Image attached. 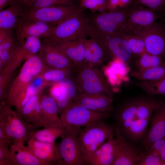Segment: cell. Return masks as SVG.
<instances>
[{
  "label": "cell",
  "mask_w": 165,
  "mask_h": 165,
  "mask_svg": "<svg viewBox=\"0 0 165 165\" xmlns=\"http://www.w3.org/2000/svg\"><path fill=\"white\" fill-rule=\"evenodd\" d=\"M90 36V20L82 9L75 13L56 25L43 42L66 41Z\"/></svg>",
  "instance_id": "1"
},
{
  "label": "cell",
  "mask_w": 165,
  "mask_h": 165,
  "mask_svg": "<svg viewBox=\"0 0 165 165\" xmlns=\"http://www.w3.org/2000/svg\"><path fill=\"white\" fill-rule=\"evenodd\" d=\"M48 68L39 52L26 60L18 75L9 86L5 102L12 106L16 98L28 88L33 79Z\"/></svg>",
  "instance_id": "2"
},
{
  "label": "cell",
  "mask_w": 165,
  "mask_h": 165,
  "mask_svg": "<svg viewBox=\"0 0 165 165\" xmlns=\"http://www.w3.org/2000/svg\"><path fill=\"white\" fill-rule=\"evenodd\" d=\"M128 12L127 8L99 12L94 15L90 20V37L95 38L104 44L110 35L123 29Z\"/></svg>",
  "instance_id": "3"
},
{
  "label": "cell",
  "mask_w": 165,
  "mask_h": 165,
  "mask_svg": "<svg viewBox=\"0 0 165 165\" xmlns=\"http://www.w3.org/2000/svg\"><path fill=\"white\" fill-rule=\"evenodd\" d=\"M77 73L75 79L81 94L100 93L113 98V90L102 70L86 65Z\"/></svg>",
  "instance_id": "4"
},
{
  "label": "cell",
  "mask_w": 165,
  "mask_h": 165,
  "mask_svg": "<svg viewBox=\"0 0 165 165\" xmlns=\"http://www.w3.org/2000/svg\"><path fill=\"white\" fill-rule=\"evenodd\" d=\"M113 125L102 121L81 129L79 134L86 165L92 155L112 135H114Z\"/></svg>",
  "instance_id": "5"
},
{
  "label": "cell",
  "mask_w": 165,
  "mask_h": 165,
  "mask_svg": "<svg viewBox=\"0 0 165 165\" xmlns=\"http://www.w3.org/2000/svg\"><path fill=\"white\" fill-rule=\"evenodd\" d=\"M0 127L14 141L24 143L27 141L30 132L35 130L32 124L27 123L18 112L5 102L0 103Z\"/></svg>",
  "instance_id": "6"
},
{
  "label": "cell",
  "mask_w": 165,
  "mask_h": 165,
  "mask_svg": "<svg viewBox=\"0 0 165 165\" xmlns=\"http://www.w3.org/2000/svg\"><path fill=\"white\" fill-rule=\"evenodd\" d=\"M110 114L94 111L75 103L60 116L63 126L66 129H81L91 124L105 121Z\"/></svg>",
  "instance_id": "7"
},
{
  "label": "cell",
  "mask_w": 165,
  "mask_h": 165,
  "mask_svg": "<svg viewBox=\"0 0 165 165\" xmlns=\"http://www.w3.org/2000/svg\"><path fill=\"white\" fill-rule=\"evenodd\" d=\"M81 129H66L61 137V142L56 145L60 157L58 165H86L79 137Z\"/></svg>",
  "instance_id": "8"
},
{
  "label": "cell",
  "mask_w": 165,
  "mask_h": 165,
  "mask_svg": "<svg viewBox=\"0 0 165 165\" xmlns=\"http://www.w3.org/2000/svg\"><path fill=\"white\" fill-rule=\"evenodd\" d=\"M81 9L76 5L42 8L24 11L20 19L40 21L57 25Z\"/></svg>",
  "instance_id": "9"
},
{
  "label": "cell",
  "mask_w": 165,
  "mask_h": 165,
  "mask_svg": "<svg viewBox=\"0 0 165 165\" xmlns=\"http://www.w3.org/2000/svg\"><path fill=\"white\" fill-rule=\"evenodd\" d=\"M144 41L147 52L165 59V28L156 22L144 28L127 31Z\"/></svg>",
  "instance_id": "10"
},
{
  "label": "cell",
  "mask_w": 165,
  "mask_h": 165,
  "mask_svg": "<svg viewBox=\"0 0 165 165\" xmlns=\"http://www.w3.org/2000/svg\"><path fill=\"white\" fill-rule=\"evenodd\" d=\"M165 137V101L157 102L150 119L146 134L142 140L144 151Z\"/></svg>",
  "instance_id": "11"
},
{
  "label": "cell",
  "mask_w": 165,
  "mask_h": 165,
  "mask_svg": "<svg viewBox=\"0 0 165 165\" xmlns=\"http://www.w3.org/2000/svg\"><path fill=\"white\" fill-rule=\"evenodd\" d=\"M113 126L116 143L115 156L112 165H138L141 152L127 141L116 124Z\"/></svg>",
  "instance_id": "12"
},
{
  "label": "cell",
  "mask_w": 165,
  "mask_h": 165,
  "mask_svg": "<svg viewBox=\"0 0 165 165\" xmlns=\"http://www.w3.org/2000/svg\"><path fill=\"white\" fill-rule=\"evenodd\" d=\"M42 45L39 38H28L23 43L20 44L7 64L0 72L13 74L24 61L36 55L39 52Z\"/></svg>",
  "instance_id": "13"
},
{
  "label": "cell",
  "mask_w": 165,
  "mask_h": 165,
  "mask_svg": "<svg viewBox=\"0 0 165 165\" xmlns=\"http://www.w3.org/2000/svg\"><path fill=\"white\" fill-rule=\"evenodd\" d=\"M56 25L43 22L20 19L15 29L20 44L30 37H48Z\"/></svg>",
  "instance_id": "14"
},
{
  "label": "cell",
  "mask_w": 165,
  "mask_h": 165,
  "mask_svg": "<svg viewBox=\"0 0 165 165\" xmlns=\"http://www.w3.org/2000/svg\"><path fill=\"white\" fill-rule=\"evenodd\" d=\"M85 38L47 43L51 44L64 54L79 71L83 66L86 65L85 55Z\"/></svg>",
  "instance_id": "15"
},
{
  "label": "cell",
  "mask_w": 165,
  "mask_h": 165,
  "mask_svg": "<svg viewBox=\"0 0 165 165\" xmlns=\"http://www.w3.org/2000/svg\"><path fill=\"white\" fill-rule=\"evenodd\" d=\"M85 47L86 65L99 68L112 57L107 46L95 38H85Z\"/></svg>",
  "instance_id": "16"
},
{
  "label": "cell",
  "mask_w": 165,
  "mask_h": 165,
  "mask_svg": "<svg viewBox=\"0 0 165 165\" xmlns=\"http://www.w3.org/2000/svg\"><path fill=\"white\" fill-rule=\"evenodd\" d=\"M104 44L107 46L112 58L118 59L124 63L129 61L133 53L123 32L117 31L109 36Z\"/></svg>",
  "instance_id": "17"
},
{
  "label": "cell",
  "mask_w": 165,
  "mask_h": 165,
  "mask_svg": "<svg viewBox=\"0 0 165 165\" xmlns=\"http://www.w3.org/2000/svg\"><path fill=\"white\" fill-rule=\"evenodd\" d=\"M157 16L150 9H133L128 11L122 30L131 31L149 26L155 23Z\"/></svg>",
  "instance_id": "18"
},
{
  "label": "cell",
  "mask_w": 165,
  "mask_h": 165,
  "mask_svg": "<svg viewBox=\"0 0 165 165\" xmlns=\"http://www.w3.org/2000/svg\"><path fill=\"white\" fill-rule=\"evenodd\" d=\"M39 52L44 63L49 68L77 70L64 54L50 43L43 42Z\"/></svg>",
  "instance_id": "19"
},
{
  "label": "cell",
  "mask_w": 165,
  "mask_h": 165,
  "mask_svg": "<svg viewBox=\"0 0 165 165\" xmlns=\"http://www.w3.org/2000/svg\"><path fill=\"white\" fill-rule=\"evenodd\" d=\"M112 98L102 94H83L75 104L90 110L110 114L114 110Z\"/></svg>",
  "instance_id": "20"
},
{
  "label": "cell",
  "mask_w": 165,
  "mask_h": 165,
  "mask_svg": "<svg viewBox=\"0 0 165 165\" xmlns=\"http://www.w3.org/2000/svg\"><path fill=\"white\" fill-rule=\"evenodd\" d=\"M11 160L13 165H53L39 159L24 143L13 141L10 145Z\"/></svg>",
  "instance_id": "21"
},
{
  "label": "cell",
  "mask_w": 165,
  "mask_h": 165,
  "mask_svg": "<svg viewBox=\"0 0 165 165\" xmlns=\"http://www.w3.org/2000/svg\"><path fill=\"white\" fill-rule=\"evenodd\" d=\"M115 134L111 136L92 155L86 165H112L116 154V141Z\"/></svg>",
  "instance_id": "22"
},
{
  "label": "cell",
  "mask_w": 165,
  "mask_h": 165,
  "mask_svg": "<svg viewBox=\"0 0 165 165\" xmlns=\"http://www.w3.org/2000/svg\"><path fill=\"white\" fill-rule=\"evenodd\" d=\"M27 147L39 159L58 165L60 157L55 145L42 143L33 139L27 141Z\"/></svg>",
  "instance_id": "23"
},
{
  "label": "cell",
  "mask_w": 165,
  "mask_h": 165,
  "mask_svg": "<svg viewBox=\"0 0 165 165\" xmlns=\"http://www.w3.org/2000/svg\"><path fill=\"white\" fill-rule=\"evenodd\" d=\"M59 83L64 90L63 95L57 101L60 116L68 107L76 102L81 94L75 79L71 77L64 79Z\"/></svg>",
  "instance_id": "24"
},
{
  "label": "cell",
  "mask_w": 165,
  "mask_h": 165,
  "mask_svg": "<svg viewBox=\"0 0 165 165\" xmlns=\"http://www.w3.org/2000/svg\"><path fill=\"white\" fill-rule=\"evenodd\" d=\"M40 102L45 126L53 125L63 126L56 100L49 94H43L42 91L40 94Z\"/></svg>",
  "instance_id": "25"
},
{
  "label": "cell",
  "mask_w": 165,
  "mask_h": 165,
  "mask_svg": "<svg viewBox=\"0 0 165 165\" xmlns=\"http://www.w3.org/2000/svg\"><path fill=\"white\" fill-rule=\"evenodd\" d=\"M20 3L0 11V30L12 31L16 28L20 16L25 11Z\"/></svg>",
  "instance_id": "26"
},
{
  "label": "cell",
  "mask_w": 165,
  "mask_h": 165,
  "mask_svg": "<svg viewBox=\"0 0 165 165\" xmlns=\"http://www.w3.org/2000/svg\"><path fill=\"white\" fill-rule=\"evenodd\" d=\"M66 130V128L63 126L47 125L44 127L42 129H37L31 131L28 140L33 139L42 143L55 145V141L56 139L61 137L65 133Z\"/></svg>",
  "instance_id": "27"
},
{
  "label": "cell",
  "mask_w": 165,
  "mask_h": 165,
  "mask_svg": "<svg viewBox=\"0 0 165 165\" xmlns=\"http://www.w3.org/2000/svg\"><path fill=\"white\" fill-rule=\"evenodd\" d=\"M130 75L139 81L158 80L165 77V61L162 64L132 72Z\"/></svg>",
  "instance_id": "28"
},
{
  "label": "cell",
  "mask_w": 165,
  "mask_h": 165,
  "mask_svg": "<svg viewBox=\"0 0 165 165\" xmlns=\"http://www.w3.org/2000/svg\"><path fill=\"white\" fill-rule=\"evenodd\" d=\"M78 71L74 68L58 69L48 68L42 75L45 81L48 85L58 83L71 77Z\"/></svg>",
  "instance_id": "29"
},
{
  "label": "cell",
  "mask_w": 165,
  "mask_h": 165,
  "mask_svg": "<svg viewBox=\"0 0 165 165\" xmlns=\"http://www.w3.org/2000/svg\"><path fill=\"white\" fill-rule=\"evenodd\" d=\"M134 85L151 95H165V77L152 81H139Z\"/></svg>",
  "instance_id": "30"
},
{
  "label": "cell",
  "mask_w": 165,
  "mask_h": 165,
  "mask_svg": "<svg viewBox=\"0 0 165 165\" xmlns=\"http://www.w3.org/2000/svg\"><path fill=\"white\" fill-rule=\"evenodd\" d=\"M122 31L128 41L133 55L139 57L147 53L145 42L142 38L129 32Z\"/></svg>",
  "instance_id": "31"
},
{
  "label": "cell",
  "mask_w": 165,
  "mask_h": 165,
  "mask_svg": "<svg viewBox=\"0 0 165 165\" xmlns=\"http://www.w3.org/2000/svg\"><path fill=\"white\" fill-rule=\"evenodd\" d=\"M164 62L160 57L147 53L139 57L136 65L138 70H141L161 65Z\"/></svg>",
  "instance_id": "32"
},
{
  "label": "cell",
  "mask_w": 165,
  "mask_h": 165,
  "mask_svg": "<svg viewBox=\"0 0 165 165\" xmlns=\"http://www.w3.org/2000/svg\"><path fill=\"white\" fill-rule=\"evenodd\" d=\"M75 5L74 0H34L27 11L53 6Z\"/></svg>",
  "instance_id": "33"
},
{
  "label": "cell",
  "mask_w": 165,
  "mask_h": 165,
  "mask_svg": "<svg viewBox=\"0 0 165 165\" xmlns=\"http://www.w3.org/2000/svg\"><path fill=\"white\" fill-rule=\"evenodd\" d=\"M108 0H83L79 5L81 9L90 10L92 12H102L107 10Z\"/></svg>",
  "instance_id": "34"
},
{
  "label": "cell",
  "mask_w": 165,
  "mask_h": 165,
  "mask_svg": "<svg viewBox=\"0 0 165 165\" xmlns=\"http://www.w3.org/2000/svg\"><path fill=\"white\" fill-rule=\"evenodd\" d=\"M42 92L38 93L33 96L20 113L23 119L28 123L31 124L33 113Z\"/></svg>",
  "instance_id": "35"
},
{
  "label": "cell",
  "mask_w": 165,
  "mask_h": 165,
  "mask_svg": "<svg viewBox=\"0 0 165 165\" xmlns=\"http://www.w3.org/2000/svg\"><path fill=\"white\" fill-rule=\"evenodd\" d=\"M138 165H165V161L154 154L144 151L141 152Z\"/></svg>",
  "instance_id": "36"
},
{
  "label": "cell",
  "mask_w": 165,
  "mask_h": 165,
  "mask_svg": "<svg viewBox=\"0 0 165 165\" xmlns=\"http://www.w3.org/2000/svg\"><path fill=\"white\" fill-rule=\"evenodd\" d=\"M38 93L32 91L28 87L16 98L12 106L14 107L16 110L20 113L32 97Z\"/></svg>",
  "instance_id": "37"
},
{
  "label": "cell",
  "mask_w": 165,
  "mask_h": 165,
  "mask_svg": "<svg viewBox=\"0 0 165 165\" xmlns=\"http://www.w3.org/2000/svg\"><path fill=\"white\" fill-rule=\"evenodd\" d=\"M144 151L154 154L165 161V137L155 142L148 149Z\"/></svg>",
  "instance_id": "38"
},
{
  "label": "cell",
  "mask_w": 165,
  "mask_h": 165,
  "mask_svg": "<svg viewBox=\"0 0 165 165\" xmlns=\"http://www.w3.org/2000/svg\"><path fill=\"white\" fill-rule=\"evenodd\" d=\"M10 145L0 143V165H13L11 160Z\"/></svg>",
  "instance_id": "39"
},
{
  "label": "cell",
  "mask_w": 165,
  "mask_h": 165,
  "mask_svg": "<svg viewBox=\"0 0 165 165\" xmlns=\"http://www.w3.org/2000/svg\"><path fill=\"white\" fill-rule=\"evenodd\" d=\"M20 46L17 45L11 49L0 51V72L6 66Z\"/></svg>",
  "instance_id": "40"
},
{
  "label": "cell",
  "mask_w": 165,
  "mask_h": 165,
  "mask_svg": "<svg viewBox=\"0 0 165 165\" xmlns=\"http://www.w3.org/2000/svg\"><path fill=\"white\" fill-rule=\"evenodd\" d=\"M132 0H108L107 10L113 11L126 9L130 5Z\"/></svg>",
  "instance_id": "41"
},
{
  "label": "cell",
  "mask_w": 165,
  "mask_h": 165,
  "mask_svg": "<svg viewBox=\"0 0 165 165\" xmlns=\"http://www.w3.org/2000/svg\"><path fill=\"white\" fill-rule=\"evenodd\" d=\"M137 3L154 11L165 7V0H137Z\"/></svg>",
  "instance_id": "42"
},
{
  "label": "cell",
  "mask_w": 165,
  "mask_h": 165,
  "mask_svg": "<svg viewBox=\"0 0 165 165\" xmlns=\"http://www.w3.org/2000/svg\"><path fill=\"white\" fill-rule=\"evenodd\" d=\"M46 85H48L45 82L41 74L34 78L28 87L32 91L40 93L43 91V87Z\"/></svg>",
  "instance_id": "43"
},
{
  "label": "cell",
  "mask_w": 165,
  "mask_h": 165,
  "mask_svg": "<svg viewBox=\"0 0 165 165\" xmlns=\"http://www.w3.org/2000/svg\"><path fill=\"white\" fill-rule=\"evenodd\" d=\"M64 94V90L61 86L59 82L52 85L49 91V94L56 101L62 96Z\"/></svg>",
  "instance_id": "44"
},
{
  "label": "cell",
  "mask_w": 165,
  "mask_h": 165,
  "mask_svg": "<svg viewBox=\"0 0 165 165\" xmlns=\"http://www.w3.org/2000/svg\"><path fill=\"white\" fill-rule=\"evenodd\" d=\"M17 45L12 36L0 42V51L11 49Z\"/></svg>",
  "instance_id": "45"
},
{
  "label": "cell",
  "mask_w": 165,
  "mask_h": 165,
  "mask_svg": "<svg viewBox=\"0 0 165 165\" xmlns=\"http://www.w3.org/2000/svg\"><path fill=\"white\" fill-rule=\"evenodd\" d=\"M13 141L0 127V143H8L10 145Z\"/></svg>",
  "instance_id": "46"
},
{
  "label": "cell",
  "mask_w": 165,
  "mask_h": 165,
  "mask_svg": "<svg viewBox=\"0 0 165 165\" xmlns=\"http://www.w3.org/2000/svg\"><path fill=\"white\" fill-rule=\"evenodd\" d=\"M18 3H20L18 0H0V11L8 6H9Z\"/></svg>",
  "instance_id": "47"
},
{
  "label": "cell",
  "mask_w": 165,
  "mask_h": 165,
  "mask_svg": "<svg viewBox=\"0 0 165 165\" xmlns=\"http://www.w3.org/2000/svg\"><path fill=\"white\" fill-rule=\"evenodd\" d=\"M12 36V31L0 30V42Z\"/></svg>",
  "instance_id": "48"
},
{
  "label": "cell",
  "mask_w": 165,
  "mask_h": 165,
  "mask_svg": "<svg viewBox=\"0 0 165 165\" xmlns=\"http://www.w3.org/2000/svg\"><path fill=\"white\" fill-rule=\"evenodd\" d=\"M34 0H18L19 2L24 7L25 11L29 8Z\"/></svg>",
  "instance_id": "49"
},
{
  "label": "cell",
  "mask_w": 165,
  "mask_h": 165,
  "mask_svg": "<svg viewBox=\"0 0 165 165\" xmlns=\"http://www.w3.org/2000/svg\"><path fill=\"white\" fill-rule=\"evenodd\" d=\"M82 0H80V1H82Z\"/></svg>",
  "instance_id": "50"
},
{
  "label": "cell",
  "mask_w": 165,
  "mask_h": 165,
  "mask_svg": "<svg viewBox=\"0 0 165 165\" xmlns=\"http://www.w3.org/2000/svg\"></svg>",
  "instance_id": "51"
}]
</instances>
